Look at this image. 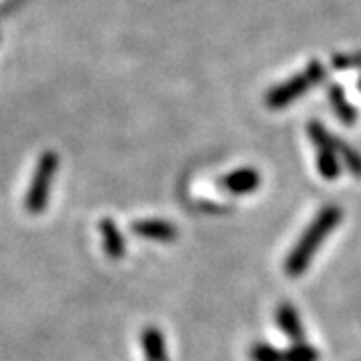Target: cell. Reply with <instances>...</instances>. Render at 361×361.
Returning <instances> with one entry per match:
<instances>
[{"instance_id": "7", "label": "cell", "mask_w": 361, "mask_h": 361, "mask_svg": "<svg viewBox=\"0 0 361 361\" xmlns=\"http://www.w3.org/2000/svg\"><path fill=\"white\" fill-rule=\"evenodd\" d=\"M275 322H277V327L293 343H303L305 341V329H303V323H301V315H299V311L291 303H281L277 307V311H275Z\"/></svg>"}, {"instance_id": "13", "label": "cell", "mask_w": 361, "mask_h": 361, "mask_svg": "<svg viewBox=\"0 0 361 361\" xmlns=\"http://www.w3.org/2000/svg\"><path fill=\"white\" fill-rule=\"evenodd\" d=\"M334 104H336L337 115H339L341 121H345V123H353V121H355V111H353V106L348 104V101L341 97V92L337 89H334Z\"/></svg>"}, {"instance_id": "12", "label": "cell", "mask_w": 361, "mask_h": 361, "mask_svg": "<svg viewBox=\"0 0 361 361\" xmlns=\"http://www.w3.org/2000/svg\"><path fill=\"white\" fill-rule=\"evenodd\" d=\"M251 361H281V349L273 348L269 343H255L249 349Z\"/></svg>"}, {"instance_id": "3", "label": "cell", "mask_w": 361, "mask_h": 361, "mask_svg": "<svg viewBox=\"0 0 361 361\" xmlns=\"http://www.w3.org/2000/svg\"><path fill=\"white\" fill-rule=\"evenodd\" d=\"M59 169V157L54 153H44L40 157L39 167L35 171V177L30 183V189L26 195V211L30 215H39L44 211L49 203V193H51L52 177Z\"/></svg>"}, {"instance_id": "2", "label": "cell", "mask_w": 361, "mask_h": 361, "mask_svg": "<svg viewBox=\"0 0 361 361\" xmlns=\"http://www.w3.org/2000/svg\"><path fill=\"white\" fill-rule=\"evenodd\" d=\"M323 66L319 63H310L307 68L303 73H299L295 77H291L289 80H285L281 85L273 87L267 92L265 103L269 109H283L289 106L291 103H295L297 99H301L307 90L313 87H317L323 80Z\"/></svg>"}, {"instance_id": "10", "label": "cell", "mask_w": 361, "mask_h": 361, "mask_svg": "<svg viewBox=\"0 0 361 361\" xmlns=\"http://www.w3.org/2000/svg\"><path fill=\"white\" fill-rule=\"evenodd\" d=\"M281 361H319V351L310 343H293L281 349Z\"/></svg>"}, {"instance_id": "11", "label": "cell", "mask_w": 361, "mask_h": 361, "mask_svg": "<svg viewBox=\"0 0 361 361\" xmlns=\"http://www.w3.org/2000/svg\"><path fill=\"white\" fill-rule=\"evenodd\" d=\"M336 151H337V157L339 159H343V163H345V167L357 177L361 179V155L357 151H353L351 147H349L348 142L339 141L336 139Z\"/></svg>"}, {"instance_id": "4", "label": "cell", "mask_w": 361, "mask_h": 361, "mask_svg": "<svg viewBox=\"0 0 361 361\" xmlns=\"http://www.w3.org/2000/svg\"><path fill=\"white\" fill-rule=\"evenodd\" d=\"M307 133L317 149V169H319L322 177L325 180H336L341 173L339 157L336 151V137H331L317 121L310 123Z\"/></svg>"}, {"instance_id": "8", "label": "cell", "mask_w": 361, "mask_h": 361, "mask_svg": "<svg viewBox=\"0 0 361 361\" xmlns=\"http://www.w3.org/2000/svg\"><path fill=\"white\" fill-rule=\"evenodd\" d=\"M141 345L147 361H169L165 336L155 325H149V327L142 329Z\"/></svg>"}, {"instance_id": "1", "label": "cell", "mask_w": 361, "mask_h": 361, "mask_svg": "<svg viewBox=\"0 0 361 361\" xmlns=\"http://www.w3.org/2000/svg\"><path fill=\"white\" fill-rule=\"evenodd\" d=\"M341 219H343V211L337 205H325L315 215V219L311 221L310 227L303 231L285 259V273L289 277H301L307 271L313 257L325 243V239L336 231Z\"/></svg>"}, {"instance_id": "9", "label": "cell", "mask_w": 361, "mask_h": 361, "mask_svg": "<svg viewBox=\"0 0 361 361\" xmlns=\"http://www.w3.org/2000/svg\"><path fill=\"white\" fill-rule=\"evenodd\" d=\"M99 229L103 233V247L106 251V255L113 259V261H118L123 259L125 251H127V245H125V237L123 233L116 229L115 221L113 219H103L99 223Z\"/></svg>"}, {"instance_id": "5", "label": "cell", "mask_w": 361, "mask_h": 361, "mask_svg": "<svg viewBox=\"0 0 361 361\" xmlns=\"http://www.w3.org/2000/svg\"><path fill=\"white\" fill-rule=\"evenodd\" d=\"M221 187L231 195H251L261 187V175L253 167L235 169L221 177Z\"/></svg>"}, {"instance_id": "6", "label": "cell", "mask_w": 361, "mask_h": 361, "mask_svg": "<svg viewBox=\"0 0 361 361\" xmlns=\"http://www.w3.org/2000/svg\"><path fill=\"white\" fill-rule=\"evenodd\" d=\"M130 229H133V233H137L139 237L153 239V241H161V243H173V241L179 237L177 227L165 219L135 221V223L130 225Z\"/></svg>"}]
</instances>
